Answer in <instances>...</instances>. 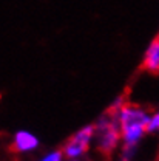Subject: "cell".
<instances>
[{"instance_id": "6da1fadb", "label": "cell", "mask_w": 159, "mask_h": 161, "mask_svg": "<svg viewBox=\"0 0 159 161\" xmlns=\"http://www.w3.org/2000/svg\"><path fill=\"white\" fill-rule=\"evenodd\" d=\"M118 116L122 142L138 146L140 140L145 136V133H148V122L151 118V112L140 104L125 101L118 108Z\"/></svg>"}, {"instance_id": "7a4b0ae2", "label": "cell", "mask_w": 159, "mask_h": 161, "mask_svg": "<svg viewBox=\"0 0 159 161\" xmlns=\"http://www.w3.org/2000/svg\"><path fill=\"white\" fill-rule=\"evenodd\" d=\"M94 138L93 142L98 149V152L110 157L114 153V150L122 144V133H120L119 116L118 108L108 107L98 119L94 121Z\"/></svg>"}, {"instance_id": "3957f363", "label": "cell", "mask_w": 159, "mask_h": 161, "mask_svg": "<svg viewBox=\"0 0 159 161\" xmlns=\"http://www.w3.org/2000/svg\"><path fill=\"white\" fill-rule=\"evenodd\" d=\"M93 138H94V125L93 124H88V125L79 129L77 132H74L65 141V144L62 147L65 158L71 160V158H80L82 155H85L93 142Z\"/></svg>"}, {"instance_id": "277c9868", "label": "cell", "mask_w": 159, "mask_h": 161, "mask_svg": "<svg viewBox=\"0 0 159 161\" xmlns=\"http://www.w3.org/2000/svg\"><path fill=\"white\" fill-rule=\"evenodd\" d=\"M39 147V138L28 132V130H19L14 133L13 141L9 144V150L14 153H26V152H33Z\"/></svg>"}, {"instance_id": "5b68a950", "label": "cell", "mask_w": 159, "mask_h": 161, "mask_svg": "<svg viewBox=\"0 0 159 161\" xmlns=\"http://www.w3.org/2000/svg\"><path fill=\"white\" fill-rule=\"evenodd\" d=\"M142 68L148 73H159V37L147 47L142 59Z\"/></svg>"}, {"instance_id": "8992f818", "label": "cell", "mask_w": 159, "mask_h": 161, "mask_svg": "<svg viewBox=\"0 0 159 161\" xmlns=\"http://www.w3.org/2000/svg\"><path fill=\"white\" fill-rule=\"evenodd\" d=\"M148 133H159V108L151 113V118L148 122Z\"/></svg>"}, {"instance_id": "52a82bcc", "label": "cell", "mask_w": 159, "mask_h": 161, "mask_svg": "<svg viewBox=\"0 0 159 161\" xmlns=\"http://www.w3.org/2000/svg\"><path fill=\"white\" fill-rule=\"evenodd\" d=\"M63 152L62 150H53L50 153H46L40 161H63Z\"/></svg>"}, {"instance_id": "ba28073f", "label": "cell", "mask_w": 159, "mask_h": 161, "mask_svg": "<svg viewBox=\"0 0 159 161\" xmlns=\"http://www.w3.org/2000/svg\"><path fill=\"white\" fill-rule=\"evenodd\" d=\"M118 161H133V158H130V157H125V155L119 153V157H118Z\"/></svg>"}, {"instance_id": "9c48e42d", "label": "cell", "mask_w": 159, "mask_h": 161, "mask_svg": "<svg viewBox=\"0 0 159 161\" xmlns=\"http://www.w3.org/2000/svg\"><path fill=\"white\" fill-rule=\"evenodd\" d=\"M66 161H80L79 158H71V160H66Z\"/></svg>"}]
</instances>
